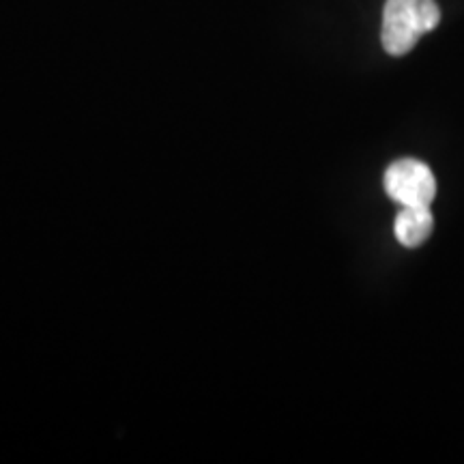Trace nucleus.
I'll return each instance as SVG.
<instances>
[{
    "label": "nucleus",
    "instance_id": "f257e3e1",
    "mask_svg": "<svg viewBox=\"0 0 464 464\" xmlns=\"http://www.w3.org/2000/svg\"><path fill=\"white\" fill-rule=\"evenodd\" d=\"M440 22L437 0H387L382 9L381 42L387 54L404 56Z\"/></svg>",
    "mask_w": 464,
    "mask_h": 464
},
{
    "label": "nucleus",
    "instance_id": "7ed1b4c3",
    "mask_svg": "<svg viewBox=\"0 0 464 464\" xmlns=\"http://www.w3.org/2000/svg\"><path fill=\"white\" fill-rule=\"evenodd\" d=\"M434 228V219L430 207H402L398 213L393 232L400 246L404 247H420L430 239Z\"/></svg>",
    "mask_w": 464,
    "mask_h": 464
},
{
    "label": "nucleus",
    "instance_id": "f03ea898",
    "mask_svg": "<svg viewBox=\"0 0 464 464\" xmlns=\"http://www.w3.org/2000/svg\"><path fill=\"white\" fill-rule=\"evenodd\" d=\"M385 191L402 207H430L437 181L428 164L420 160H398L385 172Z\"/></svg>",
    "mask_w": 464,
    "mask_h": 464
}]
</instances>
